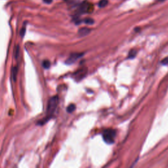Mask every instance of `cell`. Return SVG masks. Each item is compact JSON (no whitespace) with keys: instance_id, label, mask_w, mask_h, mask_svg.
<instances>
[{"instance_id":"9c48e42d","label":"cell","mask_w":168,"mask_h":168,"mask_svg":"<svg viewBox=\"0 0 168 168\" xmlns=\"http://www.w3.org/2000/svg\"><path fill=\"white\" fill-rule=\"evenodd\" d=\"M42 66L45 69H48L49 68V67L51 66V63L49 60H45L43 61L42 63Z\"/></svg>"},{"instance_id":"ac0fdd59","label":"cell","mask_w":168,"mask_h":168,"mask_svg":"<svg viewBox=\"0 0 168 168\" xmlns=\"http://www.w3.org/2000/svg\"><path fill=\"white\" fill-rule=\"evenodd\" d=\"M64 1H68V0H64Z\"/></svg>"},{"instance_id":"52a82bcc","label":"cell","mask_w":168,"mask_h":168,"mask_svg":"<svg viewBox=\"0 0 168 168\" xmlns=\"http://www.w3.org/2000/svg\"><path fill=\"white\" fill-rule=\"evenodd\" d=\"M17 73H18V68L17 67H14L12 70V77H13V81L17 80Z\"/></svg>"},{"instance_id":"ba28073f","label":"cell","mask_w":168,"mask_h":168,"mask_svg":"<svg viewBox=\"0 0 168 168\" xmlns=\"http://www.w3.org/2000/svg\"><path fill=\"white\" fill-rule=\"evenodd\" d=\"M137 51L135 49H131L129 51V55H128V58L129 59H133L135 57V56L137 55Z\"/></svg>"},{"instance_id":"30bf717a","label":"cell","mask_w":168,"mask_h":168,"mask_svg":"<svg viewBox=\"0 0 168 168\" xmlns=\"http://www.w3.org/2000/svg\"><path fill=\"white\" fill-rule=\"evenodd\" d=\"M75 109H76L75 104H70L68 107L66 108V111L68 113H72V112H74V111L75 110Z\"/></svg>"},{"instance_id":"8992f818","label":"cell","mask_w":168,"mask_h":168,"mask_svg":"<svg viewBox=\"0 0 168 168\" xmlns=\"http://www.w3.org/2000/svg\"><path fill=\"white\" fill-rule=\"evenodd\" d=\"M91 31V29L84 27V28H82L79 30V31H78V34H79V36L80 37H83L90 34Z\"/></svg>"},{"instance_id":"7a4b0ae2","label":"cell","mask_w":168,"mask_h":168,"mask_svg":"<svg viewBox=\"0 0 168 168\" xmlns=\"http://www.w3.org/2000/svg\"><path fill=\"white\" fill-rule=\"evenodd\" d=\"M116 131L114 130L108 129L103 131L102 133V137L105 143L107 144H112L114 142V139L116 137Z\"/></svg>"},{"instance_id":"3957f363","label":"cell","mask_w":168,"mask_h":168,"mask_svg":"<svg viewBox=\"0 0 168 168\" xmlns=\"http://www.w3.org/2000/svg\"><path fill=\"white\" fill-rule=\"evenodd\" d=\"M94 6L91 3L83 1L80 5L78 7V12L80 14H85V13H91L93 11Z\"/></svg>"},{"instance_id":"277c9868","label":"cell","mask_w":168,"mask_h":168,"mask_svg":"<svg viewBox=\"0 0 168 168\" xmlns=\"http://www.w3.org/2000/svg\"><path fill=\"white\" fill-rule=\"evenodd\" d=\"M83 56V54L82 53H72L70 55L69 57L68 58V59L65 63H66V64H72L73 63H74L78 59H80L81 56Z\"/></svg>"},{"instance_id":"5bb4252c","label":"cell","mask_w":168,"mask_h":168,"mask_svg":"<svg viewBox=\"0 0 168 168\" xmlns=\"http://www.w3.org/2000/svg\"><path fill=\"white\" fill-rule=\"evenodd\" d=\"M26 33V28L25 27H23V28L20 30V35L22 37H23L24 36V35H25Z\"/></svg>"},{"instance_id":"7c38bea8","label":"cell","mask_w":168,"mask_h":168,"mask_svg":"<svg viewBox=\"0 0 168 168\" xmlns=\"http://www.w3.org/2000/svg\"><path fill=\"white\" fill-rule=\"evenodd\" d=\"M83 22L86 24H89V25H91V24H94V20L93 19V18H85V19L83 20Z\"/></svg>"},{"instance_id":"6da1fadb","label":"cell","mask_w":168,"mask_h":168,"mask_svg":"<svg viewBox=\"0 0 168 168\" xmlns=\"http://www.w3.org/2000/svg\"><path fill=\"white\" fill-rule=\"evenodd\" d=\"M59 104V97L58 96H54L49 99L48 102L47 108V114H46V117L43 119V120H40L37 124L40 126H42L45 124L49 120L52 118L54 112L57 108V106Z\"/></svg>"},{"instance_id":"9a60e30c","label":"cell","mask_w":168,"mask_h":168,"mask_svg":"<svg viewBox=\"0 0 168 168\" xmlns=\"http://www.w3.org/2000/svg\"><path fill=\"white\" fill-rule=\"evenodd\" d=\"M18 52H19V47H18V45H17V51H16V56H15V59H17V56H18Z\"/></svg>"},{"instance_id":"2e32d148","label":"cell","mask_w":168,"mask_h":168,"mask_svg":"<svg viewBox=\"0 0 168 168\" xmlns=\"http://www.w3.org/2000/svg\"><path fill=\"white\" fill-rule=\"evenodd\" d=\"M43 1H44L45 4H50L52 3L53 1V0H43Z\"/></svg>"},{"instance_id":"5b68a950","label":"cell","mask_w":168,"mask_h":168,"mask_svg":"<svg viewBox=\"0 0 168 168\" xmlns=\"http://www.w3.org/2000/svg\"><path fill=\"white\" fill-rule=\"evenodd\" d=\"M86 73H87L86 69H82V70H78L77 72H76L74 74V75L76 76L75 78L76 80L82 79L83 77H85V76L86 75Z\"/></svg>"},{"instance_id":"4fadbf2b","label":"cell","mask_w":168,"mask_h":168,"mask_svg":"<svg viewBox=\"0 0 168 168\" xmlns=\"http://www.w3.org/2000/svg\"><path fill=\"white\" fill-rule=\"evenodd\" d=\"M161 64L162 65H164V66H168V56L164 59L163 60L161 61Z\"/></svg>"},{"instance_id":"e0dca14e","label":"cell","mask_w":168,"mask_h":168,"mask_svg":"<svg viewBox=\"0 0 168 168\" xmlns=\"http://www.w3.org/2000/svg\"><path fill=\"white\" fill-rule=\"evenodd\" d=\"M158 1H161V2H162V1H165V0H158Z\"/></svg>"},{"instance_id":"8fae6325","label":"cell","mask_w":168,"mask_h":168,"mask_svg":"<svg viewBox=\"0 0 168 168\" xmlns=\"http://www.w3.org/2000/svg\"><path fill=\"white\" fill-rule=\"evenodd\" d=\"M108 2L107 0H101V1L99 2V7L101 8H103L107 6L108 5Z\"/></svg>"}]
</instances>
